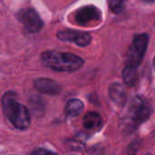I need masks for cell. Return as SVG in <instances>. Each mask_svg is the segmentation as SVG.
Segmentation results:
<instances>
[{"mask_svg":"<svg viewBox=\"0 0 155 155\" xmlns=\"http://www.w3.org/2000/svg\"><path fill=\"white\" fill-rule=\"evenodd\" d=\"M2 110L5 117L18 130L29 127L31 119L28 109L19 104L17 95L14 92H6L2 97Z\"/></svg>","mask_w":155,"mask_h":155,"instance_id":"1","label":"cell"},{"mask_svg":"<svg viewBox=\"0 0 155 155\" xmlns=\"http://www.w3.org/2000/svg\"><path fill=\"white\" fill-rule=\"evenodd\" d=\"M44 64L56 72L72 73L84 65V60L74 54L59 51H45L41 55Z\"/></svg>","mask_w":155,"mask_h":155,"instance_id":"2","label":"cell"},{"mask_svg":"<svg viewBox=\"0 0 155 155\" xmlns=\"http://www.w3.org/2000/svg\"><path fill=\"white\" fill-rule=\"evenodd\" d=\"M149 42V35L147 34L137 35L134 37L131 46L129 47L126 63L124 68L137 71L138 67L142 64L145 52L147 50Z\"/></svg>","mask_w":155,"mask_h":155,"instance_id":"3","label":"cell"},{"mask_svg":"<svg viewBox=\"0 0 155 155\" xmlns=\"http://www.w3.org/2000/svg\"><path fill=\"white\" fill-rule=\"evenodd\" d=\"M152 109L149 104L142 97L136 96L132 101L128 110V124L131 129H135L145 123L151 116Z\"/></svg>","mask_w":155,"mask_h":155,"instance_id":"4","label":"cell"},{"mask_svg":"<svg viewBox=\"0 0 155 155\" xmlns=\"http://www.w3.org/2000/svg\"><path fill=\"white\" fill-rule=\"evenodd\" d=\"M17 19L23 24L25 30L29 34L38 33L43 27V21L39 14L33 8L21 9L17 15Z\"/></svg>","mask_w":155,"mask_h":155,"instance_id":"5","label":"cell"},{"mask_svg":"<svg viewBox=\"0 0 155 155\" xmlns=\"http://www.w3.org/2000/svg\"><path fill=\"white\" fill-rule=\"evenodd\" d=\"M74 17L79 25L87 26L99 23L102 19V13L94 5H85L77 9Z\"/></svg>","mask_w":155,"mask_h":155,"instance_id":"6","label":"cell"},{"mask_svg":"<svg viewBox=\"0 0 155 155\" xmlns=\"http://www.w3.org/2000/svg\"><path fill=\"white\" fill-rule=\"evenodd\" d=\"M56 36L60 41L74 43L81 47L87 46L92 40V36L90 35V34L82 31L72 30V29H65V30L59 31L56 34Z\"/></svg>","mask_w":155,"mask_h":155,"instance_id":"7","label":"cell"},{"mask_svg":"<svg viewBox=\"0 0 155 155\" xmlns=\"http://www.w3.org/2000/svg\"><path fill=\"white\" fill-rule=\"evenodd\" d=\"M34 86L38 92L47 95H57L62 91L61 85L49 78H38L35 80Z\"/></svg>","mask_w":155,"mask_h":155,"instance_id":"8","label":"cell"},{"mask_svg":"<svg viewBox=\"0 0 155 155\" xmlns=\"http://www.w3.org/2000/svg\"><path fill=\"white\" fill-rule=\"evenodd\" d=\"M111 101L116 105H124L127 100V94L124 87L118 83L113 84L108 91Z\"/></svg>","mask_w":155,"mask_h":155,"instance_id":"9","label":"cell"},{"mask_svg":"<svg viewBox=\"0 0 155 155\" xmlns=\"http://www.w3.org/2000/svg\"><path fill=\"white\" fill-rule=\"evenodd\" d=\"M83 124L86 130L95 131V130H99L102 127L103 119L99 114L95 112H89L84 115Z\"/></svg>","mask_w":155,"mask_h":155,"instance_id":"10","label":"cell"},{"mask_svg":"<svg viewBox=\"0 0 155 155\" xmlns=\"http://www.w3.org/2000/svg\"><path fill=\"white\" fill-rule=\"evenodd\" d=\"M84 111V104L78 99L69 100L64 107V113L69 117H76Z\"/></svg>","mask_w":155,"mask_h":155,"instance_id":"11","label":"cell"},{"mask_svg":"<svg viewBox=\"0 0 155 155\" xmlns=\"http://www.w3.org/2000/svg\"><path fill=\"white\" fill-rule=\"evenodd\" d=\"M123 79L128 86H134L136 84L138 80L137 71L130 70L127 68H124L123 70Z\"/></svg>","mask_w":155,"mask_h":155,"instance_id":"12","label":"cell"},{"mask_svg":"<svg viewBox=\"0 0 155 155\" xmlns=\"http://www.w3.org/2000/svg\"><path fill=\"white\" fill-rule=\"evenodd\" d=\"M126 5V0H110L109 7L112 12L115 14L121 13Z\"/></svg>","mask_w":155,"mask_h":155,"instance_id":"13","label":"cell"},{"mask_svg":"<svg viewBox=\"0 0 155 155\" xmlns=\"http://www.w3.org/2000/svg\"><path fill=\"white\" fill-rule=\"evenodd\" d=\"M45 153H53V152L44 149H37L34 152H32V154H45Z\"/></svg>","mask_w":155,"mask_h":155,"instance_id":"14","label":"cell"},{"mask_svg":"<svg viewBox=\"0 0 155 155\" xmlns=\"http://www.w3.org/2000/svg\"><path fill=\"white\" fill-rule=\"evenodd\" d=\"M153 66H154V68H155V57H154V59H153Z\"/></svg>","mask_w":155,"mask_h":155,"instance_id":"15","label":"cell"},{"mask_svg":"<svg viewBox=\"0 0 155 155\" xmlns=\"http://www.w3.org/2000/svg\"><path fill=\"white\" fill-rule=\"evenodd\" d=\"M144 1H145V0H144ZM146 1H147V0H146ZM150 1H153V0H150Z\"/></svg>","mask_w":155,"mask_h":155,"instance_id":"16","label":"cell"}]
</instances>
